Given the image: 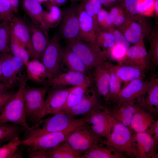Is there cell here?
<instances>
[{
  "label": "cell",
  "instance_id": "obj_1",
  "mask_svg": "<svg viewBox=\"0 0 158 158\" xmlns=\"http://www.w3.org/2000/svg\"><path fill=\"white\" fill-rule=\"evenodd\" d=\"M111 126L110 132L102 143L113 147L131 158H138V152L134 139V133L129 128L111 117Z\"/></svg>",
  "mask_w": 158,
  "mask_h": 158
},
{
  "label": "cell",
  "instance_id": "obj_2",
  "mask_svg": "<svg viewBox=\"0 0 158 158\" xmlns=\"http://www.w3.org/2000/svg\"><path fill=\"white\" fill-rule=\"evenodd\" d=\"M27 78L22 81L18 90L0 114V123H10L23 127L27 131L31 129L26 119L24 90Z\"/></svg>",
  "mask_w": 158,
  "mask_h": 158
},
{
  "label": "cell",
  "instance_id": "obj_3",
  "mask_svg": "<svg viewBox=\"0 0 158 158\" xmlns=\"http://www.w3.org/2000/svg\"><path fill=\"white\" fill-rule=\"evenodd\" d=\"M85 123L84 117L75 119L63 130L46 134L30 140H21V144L28 147V152L45 151L65 141L76 128Z\"/></svg>",
  "mask_w": 158,
  "mask_h": 158
},
{
  "label": "cell",
  "instance_id": "obj_4",
  "mask_svg": "<svg viewBox=\"0 0 158 158\" xmlns=\"http://www.w3.org/2000/svg\"><path fill=\"white\" fill-rule=\"evenodd\" d=\"M75 119L74 117L66 112L61 111L31 127L26 138L30 140L43 135L59 132L67 128Z\"/></svg>",
  "mask_w": 158,
  "mask_h": 158
},
{
  "label": "cell",
  "instance_id": "obj_5",
  "mask_svg": "<svg viewBox=\"0 0 158 158\" xmlns=\"http://www.w3.org/2000/svg\"><path fill=\"white\" fill-rule=\"evenodd\" d=\"M66 45L77 55L90 71L107 61L108 59L102 50L94 43L78 39L67 42Z\"/></svg>",
  "mask_w": 158,
  "mask_h": 158
},
{
  "label": "cell",
  "instance_id": "obj_6",
  "mask_svg": "<svg viewBox=\"0 0 158 158\" xmlns=\"http://www.w3.org/2000/svg\"><path fill=\"white\" fill-rule=\"evenodd\" d=\"M47 85L27 88L24 90L26 119L35 124L42 119L41 114L46 95L49 88Z\"/></svg>",
  "mask_w": 158,
  "mask_h": 158
},
{
  "label": "cell",
  "instance_id": "obj_7",
  "mask_svg": "<svg viewBox=\"0 0 158 158\" xmlns=\"http://www.w3.org/2000/svg\"><path fill=\"white\" fill-rule=\"evenodd\" d=\"M60 38L58 32H55L40 60L46 68L50 79L62 72V49Z\"/></svg>",
  "mask_w": 158,
  "mask_h": 158
},
{
  "label": "cell",
  "instance_id": "obj_8",
  "mask_svg": "<svg viewBox=\"0 0 158 158\" xmlns=\"http://www.w3.org/2000/svg\"><path fill=\"white\" fill-rule=\"evenodd\" d=\"M103 140L85 123L76 128L66 141L71 148L82 155L95 146L102 143Z\"/></svg>",
  "mask_w": 158,
  "mask_h": 158
},
{
  "label": "cell",
  "instance_id": "obj_9",
  "mask_svg": "<svg viewBox=\"0 0 158 158\" xmlns=\"http://www.w3.org/2000/svg\"><path fill=\"white\" fill-rule=\"evenodd\" d=\"M78 4L72 3L61 9L62 18L58 32L60 37L68 42L79 39Z\"/></svg>",
  "mask_w": 158,
  "mask_h": 158
},
{
  "label": "cell",
  "instance_id": "obj_10",
  "mask_svg": "<svg viewBox=\"0 0 158 158\" xmlns=\"http://www.w3.org/2000/svg\"><path fill=\"white\" fill-rule=\"evenodd\" d=\"M2 71L6 83L13 87L26 78L24 72L25 66L19 58L9 53L0 54Z\"/></svg>",
  "mask_w": 158,
  "mask_h": 158
},
{
  "label": "cell",
  "instance_id": "obj_11",
  "mask_svg": "<svg viewBox=\"0 0 158 158\" xmlns=\"http://www.w3.org/2000/svg\"><path fill=\"white\" fill-rule=\"evenodd\" d=\"M102 98L94 85L88 88L81 99L66 112L74 117L85 116L95 111L104 109Z\"/></svg>",
  "mask_w": 158,
  "mask_h": 158
},
{
  "label": "cell",
  "instance_id": "obj_12",
  "mask_svg": "<svg viewBox=\"0 0 158 158\" xmlns=\"http://www.w3.org/2000/svg\"><path fill=\"white\" fill-rule=\"evenodd\" d=\"M150 81L145 80L144 78L131 81L126 86L121 89L118 100L114 106L125 102L135 101L146 108L145 96Z\"/></svg>",
  "mask_w": 158,
  "mask_h": 158
},
{
  "label": "cell",
  "instance_id": "obj_13",
  "mask_svg": "<svg viewBox=\"0 0 158 158\" xmlns=\"http://www.w3.org/2000/svg\"><path fill=\"white\" fill-rule=\"evenodd\" d=\"M130 44H135L145 37L149 36L151 30L143 16H130L125 24L119 29Z\"/></svg>",
  "mask_w": 158,
  "mask_h": 158
},
{
  "label": "cell",
  "instance_id": "obj_14",
  "mask_svg": "<svg viewBox=\"0 0 158 158\" xmlns=\"http://www.w3.org/2000/svg\"><path fill=\"white\" fill-rule=\"evenodd\" d=\"M74 87H53L49 90L42 111L41 118L59 112L64 107L68 95Z\"/></svg>",
  "mask_w": 158,
  "mask_h": 158
},
{
  "label": "cell",
  "instance_id": "obj_15",
  "mask_svg": "<svg viewBox=\"0 0 158 158\" xmlns=\"http://www.w3.org/2000/svg\"><path fill=\"white\" fill-rule=\"evenodd\" d=\"M85 123L88 124L93 132L98 137L106 138L111 126V118L107 107L104 109L93 112L83 116Z\"/></svg>",
  "mask_w": 158,
  "mask_h": 158
},
{
  "label": "cell",
  "instance_id": "obj_16",
  "mask_svg": "<svg viewBox=\"0 0 158 158\" xmlns=\"http://www.w3.org/2000/svg\"><path fill=\"white\" fill-rule=\"evenodd\" d=\"M92 77L81 73L69 71L62 72L56 76L47 80L45 85L53 87H75L84 84L93 85Z\"/></svg>",
  "mask_w": 158,
  "mask_h": 158
},
{
  "label": "cell",
  "instance_id": "obj_17",
  "mask_svg": "<svg viewBox=\"0 0 158 158\" xmlns=\"http://www.w3.org/2000/svg\"><path fill=\"white\" fill-rule=\"evenodd\" d=\"M134 139L138 158H158V142L151 134L145 132L134 133Z\"/></svg>",
  "mask_w": 158,
  "mask_h": 158
},
{
  "label": "cell",
  "instance_id": "obj_18",
  "mask_svg": "<svg viewBox=\"0 0 158 158\" xmlns=\"http://www.w3.org/2000/svg\"><path fill=\"white\" fill-rule=\"evenodd\" d=\"M107 61L94 68L93 70L92 77L94 87L104 100L105 105L107 106L110 74Z\"/></svg>",
  "mask_w": 158,
  "mask_h": 158
},
{
  "label": "cell",
  "instance_id": "obj_19",
  "mask_svg": "<svg viewBox=\"0 0 158 158\" xmlns=\"http://www.w3.org/2000/svg\"><path fill=\"white\" fill-rule=\"evenodd\" d=\"M141 107L137 102L131 101L123 102L109 109L108 112L115 120L130 128L133 117L135 112Z\"/></svg>",
  "mask_w": 158,
  "mask_h": 158
},
{
  "label": "cell",
  "instance_id": "obj_20",
  "mask_svg": "<svg viewBox=\"0 0 158 158\" xmlns=\"http://www.w3.org/2000/svg\"><path fill=\"white\" fill-rule=\"evenodd\" d=\"M9 22L11 33L25 45L30 59H35L31 44L30 32L28 22L15 16Z\"/></svg>",
  "mask_w": 158,
  "mask_h": 158
},
{
  "label": "cell",
  "instance_id": "obj_21",
  "mask_svg": "<svg viewBox=\"0 0 158 158\" xmlns=\"http://www.w3.org/2000/svg\"><path fill=\"white\" fill-rule=\"evenodd\" d=\"M79 24V39L89 43H93L96 28L92 17L86 11L83 2L78 6Z\"/></svg>",
  "mask_w": 158,
  "mask_h": 158
},
{
  "label": "cell",
  "instance_id": "obj_22",
  "mask_svg": "<svg viewBox=\"0 0 158 158\" xmlns=\"http://www.w3.org/2000/svg\"><path fill=\"white\" fill-rule=\"evenodd\" d=\"M108 66L115 72L121 82H130L133 80L144 78L150 67L137 66L126 63L114 65L107 61Z\"/></svg>",
  "mask_w": 158,
  "mask_h": 158
},
{
  "label": "cell",
  "instance_id": "obj_23",
  "mask_svg": "<svg viewBox=\"0 0 158 158\" xmlns=\"http://www.w3.org/2000/svg\"><path fill=\"white\" fill-rule=\"evenodd\" d=\"M121 63L150 67V59L144 45V39L130 47L120 64Z\"/></svg>",
  "mask_w": 158,
  "mask_h": 158
},
{
  "label": "cell",
  "instance_id": "obj_24",
  "mask_svg": "<svg viewBox=\"0 0 158 158\" xmlns=\"http://www.w3.org/2000/svg\"><path fill=\"white\" fill-rule=\"evenodd\" d=\"M28 23L30 32L31 44L35 59L40 60L50 39L48 33L32 21L28 22Z\"/></svg>",
  "mask_w": 158,
  "mask_h": 158
},
{
  "label": "cell",
  "instance_id": "obj_25",
  "mask_svg": "<svg viewBox=\"0 0 158 158\" xmlns=\"http://www.w3.org/2000/svg\"><path fill=\"white\" fill-rule=\"evenodd\" d=\"M156 116L146 108L141 107L136 111L133 117L130 128L134 133L147 132L156 120Z\"/></svg>",
  "mask_w": 158,
  "mask_h": 158
},
{
  "label": "cell",
  "instance_id": "obj_26",
  "mask_svg": "<svg viewBox=\"0 0 158 158\" xmlns=\"http://www.w3.org/2000/svg\"><path fill=\"white\" fill-rule=\"evenodd\" d=\"M21 5L22 9L30 17L32 22L48 33L49 29L43 19L44 9L41 4L36 0H22Z\"/></svg>",
  "mask_w": 158,
  "mask_h": 158
},
{
  "label": "cell",
  "instance_id": "obj_27",
  "mask_svg": "<svg viewBox=\"0 0 158 158\" xmlns=\"http://www.w3.org/2000/svg\"><path fill=\"white\" fill-rule=\"evenodd\" d=\"M27 79L37 83H44L50 78L45 67L37 59H32L25 66Z\"/></svg>",
  "mask_w": 158,
  "mask_h": 158
},
{
  "label": "cell",
  "instance_id": "obj_28",
  "mask_svg": "<svg viewBox=\"0 0 158 158\" xmlns=\"http://www.w3.org/2000/svg\"><path fill=\"white\" fill-rule=\"evenodd\" d=\"M62 61L69 71L81 73L92 77L91 71L87 68L77 55L67 45L62 49Z\"/></svg>",
  "mask_w": 158,
  "mask_h": 158
},
{
  "label": "cell",
  "instance_id": "obj_29",
  "mask_svg": "<svg viewBox=\"0 0 158 158\" xmlns=\"http://www.w3.org/2000/svg\"><path fill=\"white\" fill-rule=\"evenodd\" d=\"M126 155L102 143L93 147L83 154L81 158H125Z\"/></svg>",
  "mask_w": 158,
  "mask_h": 158
},
{
  "label": "cell",
  "instance_id": "obj_30",
  "mask_svg": "<svg viewBox=\"0 0 158 158\" xmlns=\"http://www.w3.org/2000/svg\"><path fill=\"white\" fill-rule=\"evenodd\" d=\"M81 155L71 148L65 140L44 151V158H81Z\"/></svg>",
  "mask_w": 158,
  "mask_h": 158
},
{
  "label": "cell",
  "instance_id": "obj_31",
  "mask_svg": "<svg viewBox=\"0 0 158 158\" xmlns=\"http://www.w3.org/2000/svg\"><path fill=\"white\" fill-rule=\"evenodd\" d=\"M145 94V102L146 109L157 116L158 113V78L152 77Z\"/></svg>",
  "mask_w": 158,
  "mask_h": 158
},
{
  "label": "cell",
  "instance_id": "obj_32",
  "mask_svg": "<svg viewBox=\"0 0 158 158\" xmlns=\"http://www.w3.org/2000/svg\"><path fill=\"white\" fill-rule=\"evenodd\" d=\"M46 7L43 13V21L47 28H54L59 25L62 18L61 9L56 6L52 4L49 2L44 3Z\"/></svg>",
  "mask_w": 158,
  "mask_h": 158
},
{
  "label": "cell",
  "instance_id": "obj_33",
  "mask_svg": "<svg viewBox=\"0 0 158 158\" xmlns=\"http://www.w3.org/2000/svg\"><path fill=\"white\" fill-rule=\"evenodd\" d=\"M109 14L114 27L118 29L125 24L130 16L123 3L117 4L111 8Z\"/></svg>",
  "mask_w": 158,
  "mask_h": 158
},
{
  "label": "cell",
  "instance_id": "obj_34",
  "mask_svg": "<svg viewBox=\"0 0 158 158\" xmlns=\"http://www.w3.org/2000/svg\"><path fill=\"white\" fill-rule=\"evenodd\" d=\"M110 79L109 85V103L107 106L110 109L115 106L117 102L119 93L121 90V81L114 71L109 67Z\"/></svg>",
  "mask_w": 158,
  "mask_h": 158
},
{
  "label": "cell",
  "instance_id": "obj_35",
  "mask_svg": "<svg viewBox=\"0 0 158 158\" xmlns=\"http://www.w3.org/2000/svg\"><path fill=\"white\" fill-rule=\"evenodd\" d=\"M10 52L20 59L25 66L30 60V56L25 45L11 33L10 43Z\"/></svg>",
  "mask_w": 158,
  "mask_h": 158
},
{
  "label": "cell",
  "instance_id": "obj_36",
  "mask_svg": "<svg viewBox=\"0 0 158 158\" xmlns=\"http://www.w3.org/2000/svg\"><path fill=\"white\" fill-rule=\"evenodd\" d=\"M92 86L90 84H84L74 87L69 92L65 104L60 111L66 112L75 106L81 99L88 88Z\"/></svg>",
  "mask_w": 158,
  "mask_h": 158
},
{
  "label": "cell",
  "instance_id": "obj_37",
  "mask_svg": "<svg viewBox=\"0 0 158 158\" xmlns=\"http://www.w3.org/2000/svg\"><path fill=\"white\" fill-rule=\"evenodd\" d=\"M19 136H16L0 147V158H22L23 156L18 150L21 145Z\"/></svg>",
  "mask_w": 158,
  "mask_h": 158
},
{
  "label": "cell",
  "instance_id": "obj_38",
  "mask_svg": "<svg viewBox=\"0 0 158 158\" xmlns=\"http://www.w3.org/2000/svg\"><path fill=\"white\" fill-rule=\"evenodd\" d=\"M93 43L104 51L113 47L115 44L113 35L109 31L99 28L96 30Z\"/></svg>",
  "mask_w": 158,
  "mask_h": 158
},
{
  "label": "cell",
  "instance_id": "obj_39",
  "mask_svg": "<svg viewBox=\"0 0 158 158\" xmlns=\"http://www.w3.org/2000/svg\"><path fill=\"white\" fill-rule=\"evenodd\" d=\"M20 126L10 123H0V145L18 136L20 131Z\"/></svg>",
  "mask_w": 158,
  "mask_h": 158
},
{
  "label": "cell",
  "instance_id": "obj_40",
  "mask_svg": "<svg viewBox=\"0 0 158 158\" xmlns=\"http://www.w3.org/2000/svg\"><path fill=\"white\" fill-rule=\"evenodd\" d=\"M11 35L10 22L3 21L0 26V54L10 53Z\"/></svg>",
  "mask_w": 158,
  "mask_h": 158
},
{
  "label": "cell",
  "instance_id": "obj_41",
  "mask_svg": "<svg viewBox=\"0 0 158 158\" xmlns=\"http://www.w3.org/2000/svg\"><path fill=\"white\" fill-rule=\"evenodd\" d=\"M149 35L150 45L148 52L150 63L154 66L158 65V30L154 27Z\"/></svg>",
  "mask_w": 158,
  "mask_h": 158
},
{
  "label": "cell",
  "instance_id": "obj_42",
  "mask_svg": "<svg viewBox=\"0 0 158 158\" xmlns=\"http://www.w3.org/2000/svg\"><path fill=\"white\" fill-rule=\"evenodd\" d=\"M85 9L87 13L91 16L94 20L96 31L99 28L97 21V14L102 8L100 0H85L83 2Z\"/></svg>",
  "mask_w": 158,
  "mask_h": 158
},
{
  "label": "cell",
  "instance_id": "obj_43",
  "mask_svg": "<svg viewBox=\"0 0 158 158\" xmlns=\"http://www.w3.org/2000/svg\"><path fill=\"white\" fill-rule=\"evenodd\" d=\"M102 51L107 59L117 62L118 64L121 63L127 51L123 47L116 44L113 47Z\"/></svg>",
  "mask_w": 158,
  "mask_h": 158
},
{
  "label": "cell",
  "instance_id": "obj_44",
  "mask_svg": "<svg viewBox=\"0 0 158 158\" xmlns=\"http://www.w3.org/2000/svg\"><path fill=\"white\" fill-rule=\"evenodd\" d=\"M97 21L99 28L102 30L109 31L114 28L110 19L109 12L102 8L97 14Z\"/></svg>",
  "mask_w": 158,
  "mask_h": 158
},
{
  "label": "cell",
  "instance_id": "obj_45",
  "mask_svg": "<svg viewBox=\"0 0 158 158\" xmlns=\"http://www.w3.org/2000/svg\"><path fill=\"white\" fill-rule=\"evenodd\" d=\"M156 0H139L138 8L140 14L142 16H151L154 14Z\"/></svg>",
  "mask_w": 158,
  "mask_h": 158
},
{
  "label": "cell",
  "instance_id": "obj_46",
  "mask_svg": "<svg viewBox=\"0 0 158 158\" xmlns=\"http://www.w3.org/2000/svg\"><path fill=\"white\" fill-rule=\"evenodd\" d=\"M10 3L7 0H0V18L10 21L15 16Z\"/></svg>",
  "mask_w": 158,
  "mask_h": 158
},
{
  "label": "cell",
  "instance_id": "obj_47",
  "mask_svg": "<svg viewBox=\"0 0 158 158\" xmlns=\"http://www.w3.org/2000/svg\"><path fill=\"white\" fill-rule=\"evenodd\" d=\"M109 31L114 36L115 44L123 47L127 51L130 47V44L123 33L118 29L114 28Z\"/></svg>",
  "mask_w": 158,
  "mask_h": 158
},
{
  "label": "cell",
  "instance_id": "obj_48",
  "mask_svg": "<svg viewBox=\"0 0 158 158\" xmlns=\"http://www.w3.org/2000/svg\"><path fill=\"white\" fill-rule=\"evenodd\" d=\"M139 0H123V3L129 15L132 17L138 16L141 15L138 6Z\"/></svg>",
  "mask_w": 158,
  "mask_h": 158
},
{
  "label": "cell",
  "instance_id": "obj_49",
  "mask_svg": "<svg viewBox=\"0 0 158 158\" xmlns=\"http://www.w3.org/2000/svg\"><path fill=\"white\" fill-rule=\"evenodd\" d=\"M16 92L11 89L0 92V114Z\"/></svg>",
  "mask_w": 158,
  "mask_h": 158
},
{
  "label": "cell",
  "instance_id": "obj_50",
  "mask_svg": "<svg viewBox=\"0 0 158 158\" xmlns=\"http://www.w3.org/2000/svg\"><path fill=\"white\" fill-rule=\"evenodd\" d=\"M152 135L156 141L158 142V120H156L150 127L147 132Z\"/></svg>",
  "mask_w": 158,
  "mask_h": 158
},
{
  "label": "cell",
  "instance_id": "obj_51",
  "mask_svg": "<svg viewBox=\"0 0 158 158\" xmlns=\"http://www.w3.org/2000/svg\"><path fill=\"white\" fill-rule=\"evenodd\" d=\"M102 6L111 8L115 5L123 2V0H100Z\"/></svg>",
  "mask_w": 158,
  "mask_h": 158
},
{
  "label": "cell",
  "instance_id": "obj_52",
  "mask_svg": "<svg viewBox=\"0 0 158 158\" xmlns=\"http://www.w3.org/2000/svg\"><path fill=\"white\" fill-rule=\"evenodd\" d=\"M10 3L15 14L18 13L19 6V0H7Z\"/></svg>",
  "mask_w": 158,
  "mask_h": 158
},
{
  "label": "cell",
  "instance_id": "obj_53",
  "mask_svg": "<svg viewBox=\"0 0 158 158\" xmlns=\"http://www.w3.org/2000/svg\"><path fill=\"white\" fill-rule=\"evenodd\" d=\"M13 87L8 83L0 81V92L13 89Z\"/></svg>",
  "mask_w": 158,
  "mask_h": 158
},
{
  "label": "cell",
  "instance_id": "obj_54",
  "mask_svg": "<svg viewBox=\"0 0 158 158\" xmlns=\"http://www.w3.org/2000/svg\"><path fill=\"white\" fill-rule=\"evenodd\" d=\"M67 0H49V1L52 4L59 7L63 4Z\"/></svg>",
  "mask_w": 158,
  "mask_h": 158
},
{
  "label": "cell",
  "instance_id": "obj_55",
  "mask_svg": "<svg viewBox=\"0 0 158 158\" xmlns=\"http://www.w3.org/2000/svg\"><path fill=\"white\" fill-rule=\"evenodd\" d=\"M154 14L155 15L156 18H158V0H156L154 8Z\"/></svg>",
  "mask_w": 158,
  "mask_h": 158
},
{
  "label": "cell",
  "instance_id": "obj_56",
  "mask_svg": "<svg viewBox=\"0 0 158 158\" xmlns=\"http://www.w3.org/2000/svg\"><path fill=\"white\" fill-rule=\"evenodd\" d=\"M0 81L2 82L6 83L4 78L2 71V64L1 61L0 59Z\"/></svg>",
  "mask_w": 158,
  "mask_h": 158
},
{
  "label": "cell",
  "instance_id": "obj_57",
  "mask_svg": "<svg viewBox=\"0 0 158 158\" xmlns=\"http://www.w3.org/2000/svg\"><path fill=\"white\" fill-rule=\"evenodd\" d=\"M85 0H70L71 3H76V2L79 1L80 2H83Z\"/></svg>",
  "mask_w": 158,
  "mask_h": 158
},
{
  "label": "cell",
  "instance_id": "obj_58",
  "mask_svg": "<svg viewBox=\"0 0 158 158\" xmlns=\"http://www.w3.org/2000/svg\"><path fill=\"white\" fill-rule=\"evenodd\" d=\"M38 2L40 3H45L48 1H49V0H36Z\"/></svg>",
  "mask_w": 158,
  "mask_h": 158
},
{
  "label": "cell",
  "instance_id": "obj_59",
  "mask_svg": "<svg viewBox=\"0 0 158 158\" xmlns=\"http://www.w3.org/2000/svg\"><path fill=\"white\" fill-rule=\"evenodd\" d=\"M3 21V20L0 21V26L1 25V23H2V22Z\"/></svg>",
  "mask_w": 158,
  "mask_h": 158
},
{
  "label": "cell",
  "instance_id": "obj_60",
  "mask_svg": "<svg viewBox=\"0 0 158 158\" xmlns=\"http://www.w3.org/2000/svg\"><path fill=\"white\" fill-rule=\"evenodd\" d=\"M3 21V20H2L1 19V18H0V21Z\"/></svg>",
  "mask_w": 158,
  "mask_h": 158
}]
</instances>
